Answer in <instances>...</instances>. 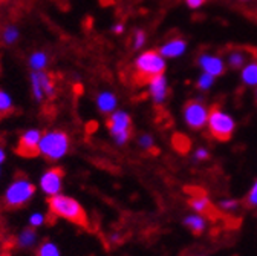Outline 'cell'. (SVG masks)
Returning a JSON list of instances; mask_svg holds the SVG:
<instances>
[{
	"instance_id": "cell-1",
	"label": "cell",
	"mask_w": 257,
	"mask_h": 256,
	"mask_svg": "<svg viewBox=\"0 0 257 256\" xmlns=\"http://www.w3.org/2000/svg\"><path fill=\"white\" fill-rule=\"evenodd\" d=\"M48 206H49V210L58 218L68 219L74 224H78L81 227L89 226V219H87L84 209L81 207V204L77 200H74L71 197L57 194L48 200Z\"/></svg>"
},
{
	"instance_id": "cell-2",
	"label": "cell",
	"mask_w": 257,
	"mask_h": 256,
	"mask_svg": "<svg viewBox=\"0 0 257 256\" xmlns=\"http://www.w3.org/2000/svg\"><path fill=\"white\" fill-rule=\"evenodd\" d=\"M166 71L164 57L158 51H146L135 60V81L137 84H149L155 77Z\"/></svg>"
},
{
	"instance_id": "cell-3",
	"label": "cell",
	"mask_w": 257,
	"mask_h": 256,
	"mask_svg": "<svg viewBox=\"0 0 257 256\" xmlns=\"http://www.w3.org/2000/svg\"><path fill=\"white\" fill-rule=\"evenodd\" d=\"M69 147L71 140L66 132L60 129H51L43 132L39 144V153L49 161H57L69 152Z\"/></svg>"
},
{
	"instance_id": "cell-4",
	"label": "cell",
	"mask_w": 257,
	"mask_h": 256,
	"mask_svg": "<svg viewBox=\"0 0 257 256\" xmlns=\"http://www.w3.org/2000/svg\"><path fill=\"white\" fill-rule=\"evenodd\" d=\"M36 194V186L32 184L29 180L19 177L16 178L8 189L5 190V195H4V206L7 209H20L23 207L32 197Z\"/></svg>"
},
{
	"instance_id": "cell-5",
	"label": "cell",
	"mask_w": 257,
	"mask_h": 256,
	"mask_svg": "<svg viewBox=\"0 0 257 256\" xmlns=\"http://www.w3.org/2000/svg\"><path fill=\"white\" fill-rule=\"evenodd\" d=\"M208 127L211 137L217 141H228L234 132V120L219 106H213L208 112Z\"/></svg>"
},
{
	"instance_id": "cell-6",
	"label": "cell",
	"mask_w": 257,
	"mask_h": 256,
	"mask_svg": "<svg viewBox=\"0 0 257 256\" xmlns=\"http://www.w3.org/2000/svg\"><path fill=\"white\" fill-rule=\"evenodd\" d=\"M184 118L191 129H202L208 121V109L201 100H188L184 106Z\"/></svg>"
},
{
	"instance_id": "cell-7",
	"label": "cell",
	"mask_w": 257,
	"mask_h": 256,
	"mask_svg": "<svg viewBox=\"0 0 257 256\" xmlns=\"http://www.w3.org/2000/svg\"><path fill=\"white\" fill-rule=\"evenodd\" d=\"M43 132L40 129H28L25 131L17 141L16 153L25 158H36L39 153V144L42 140Z\"/></svg>"
},
{
	"instance_id": "cell-8",
	"label": "cell",
	"mask_w": 257,
	"mask_h": 256,
	"mask_svg": "<svg viewBox=\"0 0 257 256\" xmlns=\"http://www.w3.org/2000/svg\"><path fill=\"white\" fill-rule=\"evenodd\" d=\"M61 186H63V170L60 167L48 169L40 178V189L48 197H54L60 194Z\"/></svg>"
},
{
	"instance_id": "cell-9",
	"label": "cell",
	"mask_w": 257,
	"mask_h": 256,
	"mask_svg": "<svg viewBox=\"0 0 257 256\" xmlns=\"http://www.w3.org/2000/svg\"><path fill=\"white\" fill-rule=\"evenodd\" d=\"M107 129L109 132L113 135L122 134V132H128L132 131V118L127 112L124 111H116L113 112L109 118H107Z\"/></svg>"
},
{
	"instance_id": "cell-10",
	"label": "cell",
	"mask_w": 257,
	"mask_h": 256,
	"mask_svg": "<svg viewBox=\"0 0 257 256\" xmlns=\"http://www.w3.org/2000/svg\"><path fill=\"white\" fill-rule=\"evenodd\" d=\"M188 206H190L193 210H196L199 215L208 218L210 221H217V219H220V210H217V209L208 201L207 195H205V197H198V198H196V197H191V198L188 200Z\"/></svg>"
},
{
	"instance_id": "cell-11",
	"label": "cell",
	"mask_w": 257,
	"mask_h": 256,
	"mask_svg": "<svg viewBox=\"0 0 257 256\" xmlns=\"http://www.w3.org/2000/svg\"><path fill=\"white\" fill-rule=\"evenodd\" d=\"M149 88H150V95L153 97L155 103L159 105L163 103L169 94V86H167V80L164 75H158L155 77L150 83H149Z\"/></svg>"
},
{
	"instance_id": "cell-12",
	"label": "cell",
	"mask_w": 257,
	"mask_h": 256,
	"mask_svg": "<svg viewBox=\"0 0 257 256\" xmlns=\"http://www.w3.org/2000/svg\"><path fill=\"white\" fill-rule=\"evenodd\" d=\"M199 65L202 66V69L211 75H222L225 72V65L223 61L219 58V57H213V55H208V54H202L199 57Z\"/></svg>"
},
{
	"instance_id": "cell-13",
	"label": "cell",
	"mask_w": 257,
	"mask_h": 256,
	"mask_svg": "<svg viewBox=\"0 0 257 256\" xmlns=\"http://www.w3.org/2000/svg\"><path fill=\"white\" fill-rule=\"evenodd\" d=\"M96 106H98V109L103 114L113 112L115 108H116V97H115V94L107 92V91L101 92L98 97H96Z\"/></svg>"
},
{
	"instance_id": "cell-14",
	"label": "cell",
	"mask_w": 257,
	"mask_h": 256,
	"mask_svg": "<svg viewBox=\"0 0 257 256\" xmlns=\"http://www.w3.org/2000/svg\"><path fill=\"white\" fill-rule=\"evenodd\" d=\"M161 55L163 57H179L181 54L185 52V42L182 39H175L172 42H169L167 45H164L163 48L159 49Z\"/></svg>"
},
{
	"instance_id": "cell-15",
	"label": "cell",
	"mask_w": 257,
	"mask_h": 256,
	"mask_svg": "<svg viewBox=\"0 0 257 256\" xmlns=\"http://www.w3.org/2000/svg\"><path fill=\"white\" fill-rule=\"evenodd\" d=\"M48 60H49V57L45 51H34L29 55L28 63L32 71H43L48 65Z\"/></svg>"
},
{
	"instance_id": "cell-16",
	"label": "cell",
	"mask_w": 257,
	"mask_h": 256,
	"mask_svg": "<svg viewBox=\"0 0 257 256\" xmlns=\"http://www.w3.org/2000/svg\"><path fill=\"white\" fill-rule=\"evenodd\" d=\"M37 74V78L40 81V86L45 92V97H49V99H54L55 97V83H54V78L46 74L45 71H36Z\"/></svg>"
},
{
	"instance_id": "cell-17",
	"label": "cell",
	"mask_w": 257,
	"mask_h": 256,
	"mask_svg": "<svg viewBox=\"0 0 257 256\" xmlns=\"http://www.w3.org/2000/svg\"><path fill=\"white\" fill-rule=\"evenodd\" d=\"M249 61V52L248 51H243V49H236V51H231L228 54V63L233 69H239L242 66H245V63Z\"/></svg>"
},
{
	"instance_id": "cell-18",
	"label": "cell",
	"mask_w": 257,
	"mask_h": 256,
	"mask_svg": "<svg viewBox=\"0 0 257 256\" xmlns=\"http://www.w3.org/2000/svg\"><path fill=\"white\" fill-rule=\"evenodd\" d=\"M184 224L191 230V233L195 236L202 235V232L205 230V221L201 216H187L184 219Z\"/></svg>"
},
{
	"instance_id": "cell-19",
	"label": "cell",
	"mask_w": 257,
	"mask_h": 256,
	"mask_svg": "<svg viewBox=\"0 0 257 256\" xmlns=\"http://www.w3.org/2000/svg\"><path fill=\"white\" fill-rule=\"evenodd\" d=\"M242 80L248 86L257 84V60L249 61V65H246L242 71Z\"/></svg>"
},
{
	"instance_id": "cell-20",
	"label": "cell",
	"mask_w": 257,
	"mask_h": 256,
	"mask_svg": "<svg viewBox=\"0 0 257 256\" xmlns=\"http://www.w3.org/2000/svg\"><path fill=\"white\" fill-rule=\"evenodd\" d=\"M172 146L176 149V152H179L181 155H185V153H188V150L191 147V141L187 135L175 134L172 137Z\"/></svg>"
},
{
	"instance_id": "cell-21",
	"label": "cell",
	"mask_w": 257,
	"mask_h": 256,
	"mask_svg": "<svg viewBox=\"0 0 257 256\" xmlns=\"http://www.w3.org/2000/svg\"><path fill=\"white\" fill-rule=\"evenodd\" d=\"M19 37H20V31H19V28L16 25H8V26L4 28V31H2V42L5 45H8V46L14 45L19 40Z\"/></svg>"
},
{
	"instance_id": "cell-22",
	"label": "cell",
	"mask_w": 257,
	"mask_h": 256,
	"mask_svg": "<svg viewBox=\"0 0 257 256\" xmlns=\"http://www.w3.org/2000/svg\"><path fill=\"white\" fill-rule=\"evenodd\" d=\"M31 91H32V97H34V100L37 103H42L45 99V92L40 86V81L37 78L36 71H32V74H31Z\"/></svg>"
},
{
	"instance_id": "cell-23",
	"label": "cell",
	"mask_w": 257,
	"mask_h": 256,
	"mask_svg": "<svg viewBox=\"0 0 257 256\" xmlns=\"http://www.w3.org/2000/svg\"><path fill=\"white\" fill-rule=\"evenodd\" d=\"M13 109H14V105H13L11 95L7 91L0 89V114H10Z\"/></svg>"
},
{
	"instance_id": "cell-24",
	"label": "cell",
	"mask_w": 257,
	"mask_h": 256,
	"mask_svg": "<svg viewBox=\"0 0 257 256\" xmlns=\"http://www.w3.org/2000/svg\"><path fill=\"white\" fill-rule=\"evenodd\" d=\"M37 256H60V251L54 242L45 241L40 244V247L37 250Z\"/></svg>"
},
{
	"instance_id": "cell-25",
	"label": "cell",
	"mask_w": 257,
	"mask_h": 256,
	"mask_svg": "<svg viewBox=\"0 0 257 256\" xmlns=\"http://www.w3.org/2000/svg\"><path fill=\"white\" fill-rule=\"evenodd\" d=\"M36 242V232L32 230V229H26V230H23L22 233H20V236H19V244L22 245V247H29V245H32Z\"/></svg>"
},
{
	"instance_id": "cell-26",
	"label": "cell",
	"mask_w": 257,
	"mask_h": 256,
	"mask_svg": "<svg viewBox=\"0 0 257 256\" xmlns=\"http://www.w3.org/2000/svg\"><path fill=\"white\" fill-rule=\"evenodd\" d=\"M243 206L246 209H254L257 207V181L254 183V186L251 187V190L246 194V197L243 198Z\"/></svg>"
},
{
	"instance_id": "cell-27",
	"label": "cell",
	"mask_w": 257,
	"mask_h": 256,
	"mask_svg": "<svg viewBox=\"0 0 257 256\" xmlns=\"http://www.w3.org/2000/svg\"><path fill=\"white\" fill-rule=\"evenodd\" d=\"M213 81H214V75H211L208 72H204L199 77V80H198V88H201V89H210V86L213 84Z\"/></svg>"
},
{
	"instance_id": "cell-28",
	"label": "cell",
	"mask_w": 257,
	"mask_h": 256,
	"mask_svg": "<svg viewBox=\"0 0 257 256\" xmlns=\"http://www.w3.org/2000/svg\"><path fill=\"white\" fill-rule=\"evenodd\" d=\"M146 43V33L143 29H138L135 33V40H134V48L135 49H141Z\"/></svg>"
},
{
	"instance_id": "cell-29",
	"label": "cell",
	"mask_w": 257,
	"mask_h": 256,
	"mask_svg": "<svg viewBox=\"0 0 257 256\" xmlns=\"http://www.w3.org/2000/svg\"><path fill=\"white\" fill-rule=\"evenodd\" d=\"M43 222H45V216L42 213H34V215H31V218H29V224L32 227H40Z\"/></svg>"
},
{
	"instance_id": "cell-30",
	"label": "cell",
	"mask_w": 257,
	"mask_h": 256,
	"mask_svg": "<svg viewBox=\"0 0 257 256\" xmlns=\"http://www.w3.org/2000/svg\"><path fill=\"white\" fill-rule=\"evenodd\" d=\"M131 137H132V131H128V132H122V134L113 135V140H115L116 144L122 146V144H125L128 141V138H131Z\"/></svg>"
},
{
	"instance_id": "cell-31",
	"label": "cell",
	"mask_w": 257,
	"mask_h": 256,
	"mask_svg": "<svg viewBox=\"0 0 257 256\" xmlns=\"http://www.w3.org/2000/svg\"><path fill=\"white\" fill-rule=\"evenodd\" d=\"M239 206V203L237 201H233V200H227V201H222L220 203V209L222 210H234L236 207Z\"/></svg>"
},
{
	"instance_id": "cell-32",
	"label": "cell",
	"mask_w": 257,
	"mask_h": 256,
	"mask_svg": "<svg viewBox=\"0 0 257 256\" xmlns=\"http://www.w3.org/2000/svg\"><path fill=\"white\" fill-rule=\"evenodd\" d=\"M140 144L144 147V149H153V138L150 135H143L140 138Z\"/></svg>"
},
{
	"instance_id": "cell-33",
	"label": "cell",
	"mask_w": 257,
	"mask_h": 256,
	"mask_svg": "<svg viewBox=\"0 0 257 256\" xmlns=\"http://www.w3.org/2000/svg\"><path fill=\"white\" fill-rule=\"evenodd\" d=\"M187 2V5L190 7V8H193V10H196V8H199V7H202L207 0H185Z\"/></svg>"
},
{
	"instance_id": "cell-34",
	"label": "cell",
	"mask_w": 257,
	"mask_h": 256,
	"mask_svg": "<svg viewBox=\"0 0 257 256\" xmlns=\"http://www.w3.org/2000/svg\"><path fill=\"white\" fill-rule=\"evenodd\" d=\"M112 31H113V34L119 36V34H122V31H124V25H122V23H116V25L112 28Z\"/></svg>"
},
{
	"instance_id": "cell-35",
	"label": "cell",
	"mask_w": 257,
	"mask_h": 256,
	"mask_svg": "<svg viewBox=\"0 0 257 256\" xmlns=\"http://www.w3.org/2000/svg\"><path fill=\"white\" fill-rule=\"evenodd\" d=\"M196 158H198V159H205V158H208V152L204 150V149H199V150L196 152Z\"/></svg>"
},
{
	"instance_id": "cell-36",
	"label": "cell",
	"mask_w": 257,
	"mask_h": 256,
	"mask_svg": "<svg viewBox=\"0 0 257 256\" xmlns=\"http://www.w3.org/2000/svg\"><path fill=\"white\" fill-rule=\"evenodd\" d=\"M5 159H7V152L2 146H0V164L5 163Z\"/></svg>"
},
{
	"instance_id": "cell-37",
	"label": "cell",
	"mask_w": 257,
	"mask_h": 256,
	"mask_svg": "<svg viewBox=\"0 0 257 256\" xmlns=\"http://www.w3.org/2000/svg\"><path fill=\"white\" fill-rule=\"evenodd\" d=\"M255 99H257V92H255Z\"/></svg>"
},
{
	"instance_id": "cell-38",
	"label": "cell",
	"mask_w": 257,
	"mask_h": 256,
	"mask_svg": "<svg viewBox=\"0 0 257 256\" xmlns=\"http://www.w3.org/2000/svg\"><path fill=\"white\" fill-rule=\"evenodd\" d=\"M0 2H4V0H0Z\"/></svg>"
},
{
	"instance_id": "cell-39",
	"label": "cell",
	"mask_w": 257,
	"mask_h": 256,
	"mask_svg": "<svg viewBox=\"0 0 257 256\" xmlns=\"http://www.w3.org/2000/svg\"><path fill=\"white\" fill-rule=\"evenodd\" d=\"M243 2H245V0H243Z\"/></svg>"
}]
</instances>
